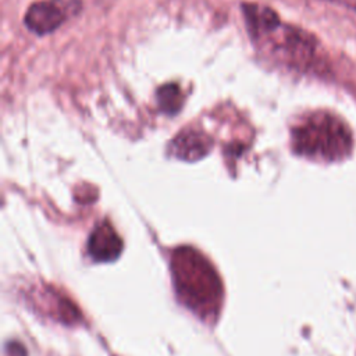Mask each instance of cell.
I'll return each instance as SVG.
<instances>
[{
	"instance_id": "cell-1",
	"label": "cell",
	"mask_w": 356,
	"mask_h": 356,
	"mask_svg": "<svg viewBox=\"0 0 356 356\" xmlns=\"http://www.w3.org/2000/svg\"><path fill=\"white\" fill-rule=\"evenodd\" d=\"M293 153L313 161H341L350 156L353 136L338 115L317 110L302 117L291 129Z\"/></svg>"
},
{
	"instance_id": "cell-2",
	"label": "cell",
	"mask_w": 356,
	"mask_h": 356,
	"mask_svg": "<svg viewBox=\"0 0 356 356\" xmlns=\"http://www.w3.org/2000/svg\"><path fill=\"white\" fill-rule=\"evenodd\" d=\"M171 273L177 293L191 310L202 317L218 310L221 282L209 261L193 248L181 246L171 256Z\"/></svg>"
},
{
	"instance_id": "cell-3",
	"label": "cell",
	"mask_w": 356,
	"mask_h": 356,
	"mask_svg": "<svg viewBox=\"0 0 356 356\" xmlns=\"http://www.w3.org/2000/svg\"><path fill=\"white\" fill-rule=\"evenodd\" d=\"M270 51L280 60L296 68L309 67L316 57L317 42L303 29L281 25V22L264 36Z\"/></svg>"
},
{
	"instance_id": "cell-4",
	"label": "cell",
	"mask_w": 356,
	"mask_h": 356,
	"mask_svg": "<svg viewBox=\"0 0 356 356\" xmlns=\"http://www.w3.org/2000/svg\"><path fill=\"white\" fill-rule=\"evenodd\" d=\"M79 8L78 0H42L25 13L26 28L36 35H47L61 26Z\"/></svg>"
},
{
	"instance_id": "cell-5",
	"label": "cell",
	"mask_w": 356,
	"mask_h": 356,
	"mask_svg": "<svg viewBox=\"0 0 356 356\" xmlns=\"http://www.w3.org/2000/svg\"><path fill=\"white\" fill-rule=\"evenodd\" d=\"M213 147L211 138L195 128L181 131L170 143L168 153L184 161H196L206 157Z\"/></svg>"
},
{
	"instance_id": "cell-6",
	"label": "cell",
	"mask_w": 356,
	"mask_h": 356,
	"mask_svg": "<svg viewBox=\"0 0 356 356\" xmlns=\"http://www.w3.org/2000/svg\"><path fill=\"white\" fill-rule=\"evenodd\" d=\"M89 254L96 261H111L122 252V241L108 221L95 227L88 241Z\"/></svg>"
},
{
	"instance_id": "cell-7",
	"label": "cell",
	"mask_w": 356,
	"mask_h": 356,
	"mask_svg": "<svg viewBox=\"0 0 356 356\" xmlns=\"http://www.w3.org/2000/svg\"><path fill=\"white\" fill-rule=\"evenodd\" d=\"M242 10L249 32L256 39L264 36L280 24L278 15L268 7L259 4H243Z\"/></svg>"
},
{
	"instance_id": "cell-8",
	"label": "cell",
	"mask_w": 356,
	"mask_h": 356,
	"mask_svg": "<svg viewBox=\"0 0 356 356\" xmlns=\"http://www.w3.org/2000/svg\"><path fill=\"white\" fill-rule=\"evenodd\" d=\"M156 99L159 108L168 115L177 114L184 104V93L177 83H165L160 86Z\"/></svg>"
},
{
	"instance_id": "cell-9",
	"label": "cell",
	"mask_w": 356,
	"mask_h": 356,
	"mask_svg": "<svg viewBox=\"0 0 356 356\" xmlns=\"http://www.w3.org/2000/svg\"><path fill=\"white\" fill-rule=\"evenodd\" d=\"M328 1L343 6V7L350 8V10H356V0H328Z\"/></svg>"
}]
</instances>
